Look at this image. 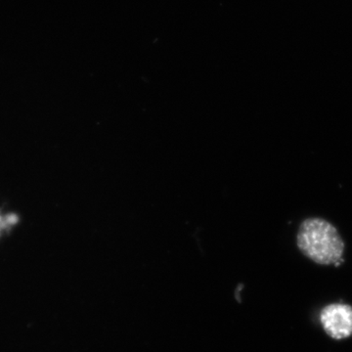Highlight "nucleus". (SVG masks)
Here are the masks:
<instances>
[{
	"label": "nucleus",
	"mask_w": 352,
	"mask_h": 352,
	"mask_svg": "<svg viewBox=\"0 0 352 352\" xmlns=\"http://www.w3.org/2000/svg\"><path fill=\"white\" fill-rule=\"evenodd\" d=\"M296 245L303 256L320 265L344 263L346 244L337 227L322 217L302 220L296 233Z\"/></svg>",
	"instance_id": "f257e3e1"
},
{
	"label": "nucleus",
	"mask_w": 352,
	"mask_h": 352,
	"mask_svg": "<svg viewBox=\"0 0 352 352\" xmlns=\"http://www.w3.org/2000/svg\"><path fill=\"white\" fill-rule=\"evenodd\" d=\"M320 323L329 337L344 340L352 336V307L346 303H332L320 312Z\"/></svg>",
	"instance_id": "f03ea898"
},
{
	"label": "nucleus",
	"mask_w": 352,
	"mask_h": 352,
	"mask_svg": "<svg viewBox=\"0 0 352 352\" xmlns=\"http://www.w3.org/2000/svg\"><path fill=\"white\" fill-rule=\"evenodd\" d=\"M17 221L18 217H16L15 214L6 215V217L0 215V235H1L4 231L7 230V229L15 226Z\"/></svg>",
	"instance_id": "7ed1b4c3"
}]
</instances>
